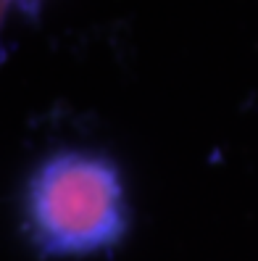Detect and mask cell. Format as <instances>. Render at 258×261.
Returning <instances> with one entry per match:
<instances>
[{
	"mask_svg": "<svg viewBox=\"0 0 258 261\" xmlns=\"http://www.w3.org/2000/svg\"><path fill=\"white\" fill-rule=\"evenodd\" d=\"M127 224L121 177L100 153L61 150L26 185V229L48 256L105 251L124 238Z\"/></svg>",
	"mask_w": 258,
	"mask_h": 261,
	"instance_id": "obj_1",
	"label": "cell"
},
{
	"mask_svg": "<svg viewBox=\"0 0 258 261\" xmlns=\"http://www.w3.org/2000/svg\"><path fill=\"white\" fill-rule=\"evenodd\" d=\"M6 3H11V0H6Z\"/></svg>",
	"mask_w": 258,
	"mask_h": 261,
	"instance_id": "obj_2",
	"label": "cell"
}]
</instances>
